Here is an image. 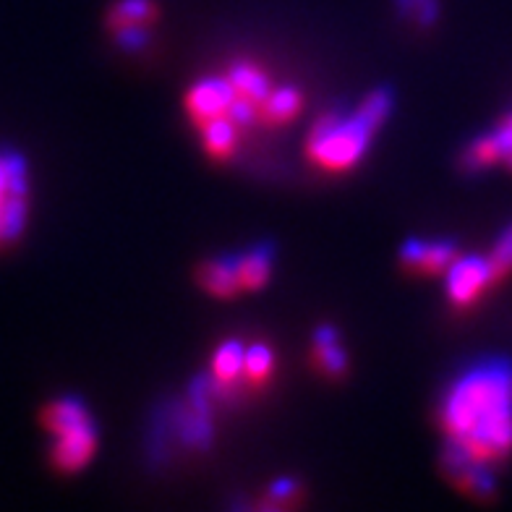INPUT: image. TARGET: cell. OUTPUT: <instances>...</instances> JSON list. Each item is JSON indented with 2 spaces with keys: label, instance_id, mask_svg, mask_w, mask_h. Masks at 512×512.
Masks as SVG:
<instances>
[{
  "label": "cell",
  "instance_id": "obj_6",
  "mask_svg": "<svg viewBox=\"0 0 512 512\" xmlns=\"http://www.w3.org/2000/svg\"><path fill=\"white\" fill-rule=\"evenodd\" d=\"M233 100H236V89L228 76H204L189 89L186 110L196 126H204L215 118H228Z\"/></svg>",
  "mask_w": 512,
  "mask_h": 512
},
{
  "label": "cell",
  "instance_id": "obj_8",
  "mask_svg": "<svg viewBox=\"0 0 512 512\" xmlns=\"http://www.w3.org/2000/svg\"><path fill=\"white\" fill-rule=\"evenodd\" d=\"M196 280L207 290L209 296L215 298H233L243 290L241 283V264H238V254H223L217 259H209L199 267Z\"/></svg>",
  "mask_w": 512,
  "mask_h": 512
},
{
  "label": "cell",
  "instance_id": "obj_2",
  "mask_svg": "<svg viewBox=\"0 0 512 512\" xmlns=\"http://www.w3.org/2000/svg\"><path fill=\"white\" fill-rule=\"evenodd\" d=\"M392 113V95L374 89L356 108L330 110L309 131L306 155L324 173H345L369 152L374 136Z\"/></svg>",
  "mask_w": 512,
  "mask_h": 512
},
{
  "label": "cell",
  "instance_id": "obj_11",
  "mask_svg": "<svg viewBox=\"0 0 512 512\" xmlns=\"http://www.w3.org/2000/svg\"><path fill=\"white\" fill-rule=\"evenodd\" d=\"M241 264V283L243 290H259L267 285L275 264V246L272 243H254L251 249L238 254Z\"/></svg>",
  "mask_w": 512,
  "mask_h": 512
},
{
  "label": "cell",
  "instance_id": "obj_9",
  "mask_svg": "<svg viewBox=\"0 0 512 512\" xmlns=\"http://www.w3.org/2000/svg\"><path fill=\"white\" fill-rule=\"evenodd\" d=\"M314 364L330 379H340L348 371V356L340 345V332L332 324H319L314 332Z\"/></svg>",
  "mask_w": 512,
  "mask_h": 512
},
{
  "label": "cell",
  "instance_id": "obj_4",
  "mask_svg": "<svg viewBox=\"0 0 512 512\" xmlns=\"http://www.w3.org/2000/svg\"><path fill=\"white\" fill-rule=\"evenodd\" d=\"M32 207V178L27 157L0 147V251L24 236Z\"/></svg>",
  "mask_w": 512,
  "mask_h": 512
},
{
  "label": "cell",
  "instance_id": "obj_22",
  "mask_svg": "<svg viewBox=\"0 0 512 512\" xmlns=\"http://www.w3.org/2000/svg\"><path fill=\"white\" fill-rule=\"evenodd\" d=\"M270 497H272V507H288V499L298 497V484L290 479H280L270 489Z\"/></svg>",
  "mask_w": 512,
  "mask_h": 512
},
{
  "label": "cell",
  "instance_id": "obj_10",
  "mask_svg": "<svg viewBox=\"0 0 512 512\" xmlns=\"http://www.w3.org/2000/svg\"><path fill=\"white\" fill-rule=\"evenodd\" d=\"M228 81L236 89V97L246 102H254L256 108H262V102L272 92L270 76L262 66H256L251 61H238L228 68Z\"/></svg>",
  "mask_w": 512,
  "mask_h": 512
},
{
  "label": "cell",
  "instance_id": "obj_20",
  "mask_svg": "<svg viewBox=\"0 0 512 512\" xmlns=\"http://www.w3.org/2000/svg\"><path fill=\"white\" fill-rule=\"evenodd\" d=\"M113 32H115V42H118V48L128 50V53H136V50L147 48L149 32H147V27H142V24L118 27V29H113Z\"/></svg>",
  "mask_w": 512,
  "mask_h": 512
},
{
  "label": "cell",
  "instance_id": "obj_7",
  "mask_svg": "<svg viewBox=\"0 0 512 512\" xmlns=\"http://www.w3.org/2000/svg\"><path fill=\"white\" fill-rule=\"evenodd\" d=\"M400 259L408 270L421 272V275H439V272H447V267L458 259V246L452 241L408 238L400 249Z\"/></svg>",
  "mask_w": 512,
  "mask_h": 512
},
{
  "label": "cell",
  "instance_id": "obj_15",
  "mask_svg": "<svg viewBox=\"0 0 512 512\" xmlns=\"http://www.w3.org/2000/svg\"><path fill=\"white\" fill-rule=\"evenodd\" d=\"M157 6L155 0H118L108 14L110 29L131 27V24H142L147 27L149 21H155Z\"/></svg>",
  "mask_w": 512,
  "mask_h": 512
},
{
  "label": "cell",
  "instance_id": "obj_13",
  "mask_svg": "<svg viewBox=\"0 0 512 512\" xmlns=\"http://www.w3.org/2000/svg\"><path fill=\"white\" fill-rule=\"evenodd\" d=\"M301 105H304V97L296 87L272 89L259 108V123L262 126H283L301 113Z\"/></svg>",
  "mask_w": 512,
  "mask_h": 512
},
{
  "label": "cell",
  "instance_id": "obj_16",
  "mask_svg": "<svg viewBox=\"0 0 512 512\" xmlns=\"http://www.w3.org/2000/svg\"><path fill=\"white\" fill-rule=\"evenodd\" d=\"M272 364H275V358H272L270 345L254 343L251 348H246L243 377L249 379L251 384H264L267 382V377L272 374Z\"/></svg>",
  "mask_w": 512,
  "mask_h": 512
},
{
  "label": "cell",
  "instance_id": "obj_12",
  "mask_svg": "<svg viewBox=\"0 0 512 512\" xmlns=\"http://www.w3.org/2000/svg\"><path fill=\"white\" fill-rule=\"evenodd\" d=\"M243 361H246V348H243L241 340H228L217 348L215 358H212V371H209L217 390L225 392L236 387L238 379L243 377Z\"/></svg>",
  "mask_w": 512,
  "mask_h": 512
},
{
  "label": "cell",
  "instance_id": "obj_3",
  "mask_svg": "<svg viewBox=\"0 0 512 512\" xmlns=\"http://www.w3.org/2000/svg\"><path fill=\"white\" fill-rule=\"evenodd\" d=\"M42 426L53 437L50 463L55 471L76 473L97 450V424L87 403L76 395H61L42 411Z\"/></svg>",
  "mask_w": 512,
  "mask_h": 512
},
{
  "label": "cell",
  "instance_id": "obj_19",
  "mask_svg": "<svg viewBox=\"0 0 512 512\" xmlns=\"http://www.w3.org/2000/svg\"><path fill=\"white\" fill-rule=\"evenodd\" d=\"M489 262H492V270L497 280H502L507 272H512V225H507L502 230V236L497 238L492 254H489Z\"/></svg>",
  "mask_w": 512,
  "mask_h": 512
},
{
  "label": "cell",
  "instance_id": "obj_21",
  "mask_svg": "<svg viewBox=\"0 0 512 512\" xmlns=\"http://www.w3.org/2000/svg\"><path fill=\"white\" fill-rule=\"evenodd\" d=\"M494 142L499 149V160H505L507 165H512V113L505 115L499 126L492 131Z\"/></svg>",
  "mask_w": 512,
  "mask_h": 512
},
{
  "label": "cell",
  "instance_id": "obj_5",
  "mask_svg": "<svg viewBox=\"0 0 512 512\" xmlns=\"http://www.w3.org/2000/svg\"><path fill=\"white\" fill-rule=\"evenodd\" d=\"M445 275L447 296H450L452 304L458 306L473 304L489 285L497 283L489 256H458V259L447 267Z\"/></svg>",
  "mask_w": 512,
  "mask_h": 512
},
{
  "label": "cell",
  "instance_id": "obj_14",
  "mask_svg": "<svg viewBox=\"0 0 512 512\" xmlns=\"http://www.w3.org/2000/svg\"><path fill=\"white\" fill-rule=\"evenodd\" d=\"M199 131H202V142L209 157H215V160H228V157H233V152L238 147L241 128L230 121V118H215V121L199 126Z\"/></svg>",
  "mask_w": 512,
  "mask_h": 512
},
{
  "label": "cell",
  "instance_id": "obj_18",
  "mask_svg": "<svg viewBox=\"0 0 512 512\" xmlns=\"http://www.w3.org/2000/svg\"><path fill=\"white\" fill-rule=\"evenodd\" d=\"M395 3L418 27H432L439 16V0H395Z\"/></svg>",
  "mask_w": 512,
  "mask_h": 512
},
{
  "label": "cell",
  "instance_id": "obj_17",
  "mask_svg": "<svg viewBox=\"0 0 512 512\" xmlns=\"http://www.w3.org/2000/svg\"><path fill=\"white\" fill-rule=\"evenodd\" d=\"M463 162L468 170H484L489 165H494V162H499V149L497 142H494V136L486 134L479 136V139H473L471 147L465 149Z\"/></svg>",
  "mask_w": 512,
  "mask_h": 512
},
{
  "label": "cell",
  "instance_id": "obj_1",
  "mask_svg": "<svg viewBox=\"0 0 512 512\" xmlns=\"http://www.w3.org/2000/svg\"><path fill=\"white\" fill-rule=\"evenodd\" d=\"M445 432V468L458 476L468 468H489L512 452V364L484 358L452 379L439 405Z\"/></svg>",
  "mask_w": 512,
  "mask_h": 512
}]
</instances>
